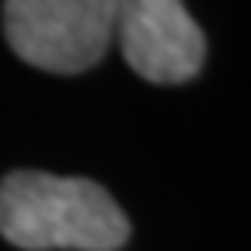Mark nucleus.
I'll return each mask as SVG.
<instances>
[{
  "instance_id": "nucleus-1",
  "label": "nucleus",
  "mask_w": 251,
  "mask_h": 251,
  "mask_svg": "<svg viewBox=\"0 0 251 251\" xmlns=\"http://www.w3.org/2000/svg\"><path fill=\"white\" fill-rule=\"evenodd\" d=\"M0 234L21 251H119L133 227L91 178L11 171L0 178Z\"/></svg>"
},
{
  "instance_id": "nucleus-2",
  "label": "nucleus",
  "mask_w": 251,
  "mask_h": 251,
  "mask_svg": "<svg viewBox=\"0 0 251 251\" xmlns=\"http://www.w3.org/2000/svg\"><path fill=\"white\" fill-rule=\"evenodd\" d=\"M4 39L46 74H84L115 42V0H4Z\"/></svg>"
},
{
  "instance_id": "nucleus-3",
  "label": "nucleus",
  "mask_w": 251,
  "mask_h": 251,
  "mask_svg": "<svg viewBox=\"0 0 251 251\" xmlns=\"http://www.w3.org/2000/svg\"><path fill=\"white\" fill-rule=\"evenodd\" d=\"M115 42L150 84L192 80L206 63V35L181 0H115Z\"/></svg>"
}]
</instances>
